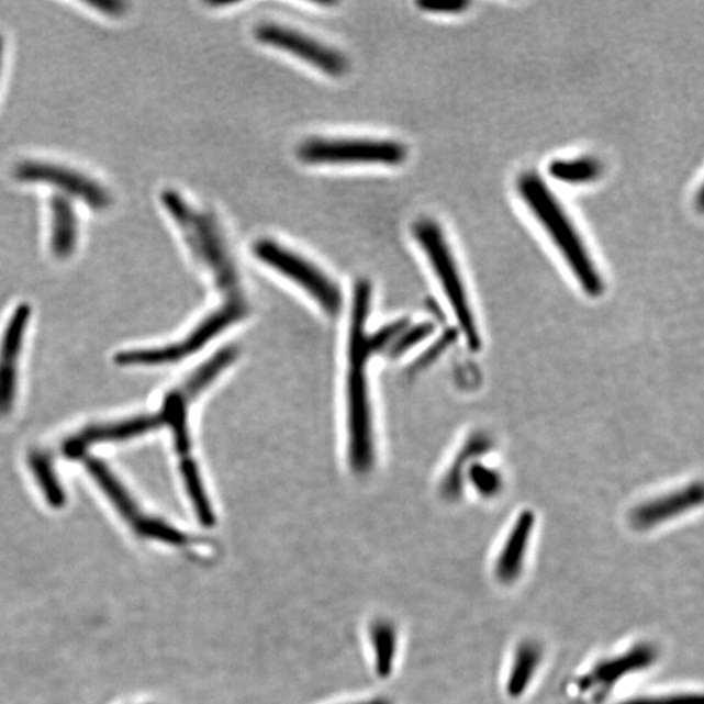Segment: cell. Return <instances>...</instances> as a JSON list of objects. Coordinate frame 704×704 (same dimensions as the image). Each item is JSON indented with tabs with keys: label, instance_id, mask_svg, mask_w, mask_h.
<instances>
[{
	"label": "cell",
	"instance_id": "cell-6",
	"mask_svg": "<svg viewBox=\"0 0 704 704\" xmlns=\"http://www.w3.org/2000/svg\"><path fill=\"white\" fill-rule=\"evenodd\" d=\"M253 253L269 268L301 286L327 315L338 313L340 305H343V294H340L338 286L316 265L271 239L257 241L254 244Z\"/></svg>",
	"mask_w": 704,
	"mask_h": 704
},
{
	"label": "cell",
	"instance_id": "cell-3",
	"mask_svg": "<svg viewBox=\"0 0 704 704\" xmlns=\"http://www.w3.org/2000/svg\"><path fill=\"white\" fill-rule=\"evenodd\" d=\"M163 201L166 211L183 234L187 246L194 257L212 271L215 283L233 297L239 298L238 271L230 257L217 222L212 215L194 211L176 191L164 192Z\"/></svg>",
	"mask_w": 704,
	"mask_h": 704
},
{
	"label": "cell",
	"instance_id": "cell-2",
	"mask_svg": "<svg viewBox=\"0 0 704 704\" xmlns=\"http://www.w3.org/2000/svg\"><path fill=\"white\" fill-rule=\"evenodd\" d=\"M518 191L529 211L538 219L556 247L559 248L571 269V273L580 282L585 294L601 295L603 292L602 277L599 276L595 264L573 223L544 180L534 172L524 174L518 181Z\"/></svg>",
	"mask_w": 704,
	"mask_h": 704
},
{
	"label": "cell",
	"instance_id": "cell-18",
	"mask_svg": "<svg viewBox=\"0 0 704 704\" xmlns=\"http://www.w3.org/2000/svg\"><path fill=\"white\" fill-rule=\"evenodd\" d=\"M30 466L34 479L40 487L42 494H44L48 504L53 507H62L66 504V494L63 491L57 472L45 455L34 452L30 459Z\"/></svg>",
	"mask_w": 704,
	"mask_h": 704
},
{
	"label": "cell",
	"instance_id": "cell-7",
	"mask_svg": "<svg viewBox=\"0 0 704 704\" xmlns=\"http://www.w3.org/2000/svg\"><path fill=\"white\" fill-rule=\"evenodd\" d=\"M90 477L94 482L101 487V490L110 503L121 514V517L128 524L132 529L146 539H153L171 544V546L185 547L190 543V538L176 527L165 524V522L149 517L143 513L141 506L137 505L134 498L131 496L127 488H125L120 479L114 476L107 463L100 459L89 457L83 461Z\"/></svg>",
	"mask_w": 704,
	"mask_h": 704
},
{
	"label": "cell",
	"instance_id": "cell-4",
	"mask_svg": "<svg viewBox=\"0 0 704 704\" xmlns=\"http://www.w3.org/2000/svg\"><path fill=\"white\" fill-rule=\"evenodd\" d=\"M414 235L443 286L445 295L455 311L457 322L461 326L467 345L472 350H478L480 334L477 322L472 315L461 273H459L455 256L451 254L442 227L435 221L421 220L415 223Z\"/></svg>",
	"mask_w": 704,
	"mask_h": 704
},
{
	"label": "cell",
	"instance_id": "cell-22",
	"mask_svg": "<svg viewBox=\"0 0 704 704\" xmlns=\"http://www.w3.org/2000/svg\"><path fill=\"white\" fill-rule=\"evenodd\" d=\"M420 9L432 13H459L470 5L467 0H421Z\"/></svg>",
	"mask_w": 704,
	"mask_h": 704
},
{
	"label": "cell",
	"instance_id": "cell-1",
	"mask_svg": "<svg viewBox=\"0 0 704 704\" xmlns=\"http://www.w3.org/2000/svg\"><path fill=\"white\" fill-rule=\"evenodd\" d=\"M372 302V284L360 280L355 284L350 345H348V452L353 470L365 473L373 463L371 409L368 396V361L381 348L392 344L406 327L396 323L369 337L366 323Z\"/></svg>",
	"mask_w": 704,
	"mask_h": 704
},
{
	"label": "cell",
	"instance_id": "cell-23",
	"mask_svg": "<svg viewBox=\"0 0 704 704\" xmlns=\"http://www.w3.org/2000/svg\"><path fill=\"white\" fill-rule=\"evenodd\" d=\"M432 329H434L432 325L422 324L415 326L413 331L403 332L404 336L401 339L396 340V345L394 346V354H400L409 350L411 346H414L415 344L420 343V340L427 337Z\"/></svg>",
	"mask_w": 704,
	"mask_h": 704
},
{
	"label": "cell",
	"instance_id": "cell-12",
	"mask_svg": "<svg viewBox=\"0 0 704 704\" xmlns=\"http://www.w3.org/2000/svg\"><path fill=\"white\" fill-rule=\"evenodd\" d=\"M165 425V417L161 413L132 417L122 422L92 425L76 434L63 446L65 455L72 459L83 456L89 446L104 443H118L130 440L137 436L148 434Z\"/></svg>",
	"mask_w": 704,
	"mask_h": 704
},
{
	"label": "cell",
	"instance_id": "cell-10",
	"mask_svg": "<svg viewBox=\"0 0 704 704\" xmlns=\"http://www.w3.org/2000/svg\"><path fill=\"white\" fill-rule=\"evenodd\" d=\"M16 177L19 180L30 183H46L60 188V190L80 198L93 209H103L110 204V197L103 187L94 180L82 176V174L66 169V167L44 164L24 163L18 166Z\"/></svg>",
	"mask_w": 704,
	"mask_h": 704
},
{
	"label": "cell",
	"instance_id": "cell-24",
	"mask_svg": "<svg viewBox=\"0 0 704 704\" xmlns=\"http://www.w3.org/2000/svg\"><path fill=\"white\" fill-rule=\"evenodd\" d=\"M86 3L107 13L109 16H121L125 11V3L121 2V0H87Z\"/></svg>",
	"mask_w": 704,
	"mask_h": 704
},
{
	"label": "cell",
	"instance_id": "cell-21",
	"mask_svg": "<svg viewBox=\"0 0 704 704\" xmlns=\"http://www.w3.org/2000/svg\"><path fill=\"white\" fill-rule=\"evenodd\" d=\"M616 704H703L702 694L679 692L660 695L637 696Z\"/></svg>",
	"mask_w": 704,
	"mask_h": 704
},
{
	"label": "cell",
	"instance_id": "cell-25",
	"mask_svg": "<svg viewBox=\"0 0 704 704\" xmlns=\"http://www.w3.org/2000/svg\"><path fill=\"white\" fill-rule=\"evenodd\" d=\"M473 479H476L473 482L479 487L480 492L485 494L492 493V488L498 484V479L494 477V473L482 469L476 471V478Z\"/></svg>",
	"mask_w": 704,
	"mask_h": 704
},
{
	"label": "cell",
	"instance_id": "cell-27",
	"mask_svg": "<svg viewBox=\"0 0 704 704\" xmlns=\"http://www.w3.org/2000/svg\"><path fill=\"white\" fill-rule=\"evenodd\" d=\"M0 62H2V40H0Z\"/></svg>",
	"mask_w": 704,
	"mask_h": 704
},
{
	"label": "cell",
	"instance_id": "cell-9",
	"mask_svg": "<svg viewBox=\"0 0 704 704\" xmlns=\"http://www.w3.org/2000/svg\"><path fill=\"white\" fill-rule=\"evenodd\" d=\"M255 37L264 45L294 55L332 78H340L347 72L348 60L343 53L291 27L261 24L256 27Z\"/></svg>",
	"mask_w": 704,
	"mask_h": 704
},
{
	"label": "cell",
	"instance_id": "cell-19",
	"mask_svg": "<svg viewBox=\"0 0 704 704\" xmlns=\"http://www.w3.org/2000/svg\"><path fill=\"white\" fill-rule=\"evenodd\" d=\"M601 171V165L594 158L557 159L549 166L550 176L569 185L589 183Z\"/></svg>",
	"mask_w": 704,
	"mask_h": 704
},
{
	"label": "cell",
	"instance_id": "cell-13",
	"mask_svg": "<svg viewBox=\"0 0 704 704\" xmlns=\"http://www.w3.org/2000/svg\"><path fill=\"white\" fill-rule=\"evenodd\" d=\"M702 503L701 484H692L684 490L668 493L634 509L632 525L637 529H650L680 517Z\"/></svg>",
	"mask_w": 704,
	"mask_h": 704
},
{
	"label": "cell",
	"instance_id": "cell-16",
	"mask_svg": "<svg viewBox=\"0 0 704 704\" xmlns=\"http://www.w3.org/2000/svg\"><path fill=\"white\" fill-rule=\"evenodd\" d=\"M541 660V647L534 640H525L515 648L505 685L509 699L518 700L525 695L538 673Z\"/></svg>",
	"mask_w": 704,
	"mask_h": 704
},
{
	"label": "cell",
	"instance_id": "cell-15",
	"mask_svg": "<svg viewBox=\"0 0 704 704\" xmlns=\"http://www.w3.org/2000/svg\"><path fill=\"white\" fill-rule=\"evenodd\" d=\"M535 518L533 513L526 512L515 521L506 536L503 548L494 563V576L501 584H513L524 573L529 541L534 532Z\"/></svg>",
	"mask_w": 704,
	"mask_h": 704
},
{
	"label": "cell",
	"instance_id": "cell-20",
	"mask_svg": "<svg viewBox=\"0 0 704 704\" xmlns=\"http://www.w3.org/2000/svg\"><path fill=\"white\" fill-rule=\"evenodd\" d=\"M372 642L375 647L376 671L380 678H388L393 672L396 650V633L394 626L387 622H378L372 626Z\"/></svg>",
	"mask_w": 704,
	"mask_h": 704
},
{
	"label": "cell",
	"instance_id": "cell-8",
	"mask_svg": "<svg viewBox=\"0 0 704 704\" xmlns=\"http://www.w3.org/2000/svg\"><path fill=\"white\" fill-rule=\"evenodd\" d=\"M246 304L242 299L234 298L220 311L209 316L204 323L197 327V331L183 340L165 347L123 351L116 355L115 361L120 366H158L185 359L199 351L209 340L226 329L230 324L238 322L246 315Z\"/></svg>",
	"mask_w": 704,
	"mask_h": 704
},
{
	"label": "cell",
	"instance_id": "cell-26",
	"mask_svg": "<svg viewBox=\"0 0 704 704\" xmlns=\"http://www.w3.org/2000/svg\"><path fill=\"white\" fill-rule=\"evenodd\" d=\"M357 704H390V703L385 700H375V701L362 702Z\"/></svg>",
	"mask_w": 704,
	"mask_h": 704
},
{
	"label": "cell",
	"instance_id": "cell-17",
	"mask_svg": "<svg viewBox=\"0 0 704 704\" xmlns=\"http://www.w3.org/2000/svg\"><path fill=\"white\" fill-rule=\"evenodd\" d=\"M52 248L55 256L65 259L74 253L78 239V221L71 202L63 197L52 200Z\"/></svg>",
	"mask_w": 704,
	"mask_h": 704
},
{
	"label": "cell",
	"instance_id": "cell-14",
	"mask_svg": "<svg viewBox=\"0 0 704 704\" xmlns=\"http://www.w3.org/2000/svg\"><path fill=\"white\" fill-rule=\"evenodd\" d=\"M657 658V651L650 645L633 647L632 650L618 655V657L601 661L592 669L591 673L583 678L581 689L601 686V690H610L626 675L650 668Z\"/></svg>",
	"mask_w": 704,
	"mask_h": 704
},
{
	"label": "cell",
	"instance_id": "cell-5",
	"mask_svg": "<svg viewBox=\"0 0 704 704\" xmlns=\"http://www.w3.org/2000/svg\"><path fill=\"white\" fill-rule=\"evenodd\" d=\"M309 165L399 166L407 157L404 145L379 138H311L298 150Z\"/></svg>",
	"mask_w": 704,
	"mask_h": 704
},
{
	"label": "cell",
	"instance_id": "cell-11",
	"mask_svg": "<svg viewBox=\"0 0 704 704\" xmlns=\"http://www.w3.org/2000/svg\"><path fill=\"white\" fill-rule=\"evenodd\" d=\"M31 320V306L21 304L12 313L0 340V417L9 415L15 403L18 368L25 331Z\"/></svg>",
	"mask_w": 704,
	"mask_h": 704
}]
</instances>
